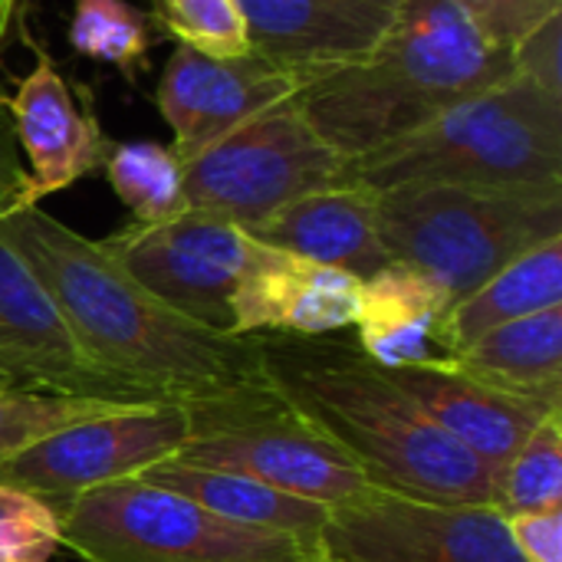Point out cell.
I'll return each instance as SVG.
<instances>
[{
  "mask_svg": "<svg viewBox=\"0 0 562 562\" xmlns=\"http://www.w3.org/2000/svg\"><path fill=\"white\" fill-rule=\"evenodd\" d=\"M385 375L425 418L464 445L497 477L527 441V435L547 415L562 412V402L497 389L461 372L451 366V359L435 366L385 369Z\"/></svg>",
  "mask_w": 562,
  "mask_h": 562,
  "instance_id": "cell-17",
  "label": "cell"
},
{
  "mask_svg": "<svg viewBox=\"0 0 562 562\" xmlns=\"http://www.w3.org/2000/svg\"><path fill=\"white\" fill-rule=\"evenodd\" d=\"M109 188L128 207L132 224H165L188 211L184 165L161 142H112L102 165Z\"/></svg>",
  "mask_w": 562,
  "mask_h": 562,
  "instance_id": "cell-23",
  "label": "cell"
},
{
  "mask_svg": "<svg viewBox=\"0 0 562 562\" xmlns=\"http://www.w3.org/2000/svg\"><path fill=\"white\" fill-rule=\"evenodd\" d=\"M0 385L132 402L76 346L53 296L0 234Z\"/></svg>",
  "mask_w": 562,
  "mask_h": 562,
  "instance_id": "cell-13",
  "label": "cell"
},
{
  "mask_svg": "<svg viewBox=\"0 0 562 562\" xmlns=\"http://www.w3.org/2000/svg\"><path fill=\"white\" fill-rule=\"evenodd\" d=\"M319 550L326 562H524L497 507L389 491L333 507Z\"/></svg>",
  "mask_w": 562,
  "mask_h": 562,
  "instance_id": "cell-11",
  "label": "cell"
},
{
  "mask_svg": "<svg viewBox=\"0 0 562 562\" xmlns=\"http://www.w3.org/2000/svg\"><path fill=\"white\" fill-rule=\"evenodd\" d=\"M23 3H26V0H0V46H3V40L10 36V30L23 23V20H20Z\"/></svg>",
  "mask_w": 562,
  "mask_h": 562,
  "instance_id": "cell-33",
  "label": "cell"
},
{
  "mask_svg": "<svg viewBox=\"0 0 562 562\" xmlns=\"http://www.w3.org/2000/svg\"><path fill=\"white\" fill-rule=\"evenodd\" d=\"M553 306H562V237L520 254L474 293L451 303L441 323V342L454 356L491 329Z\"/></svg>",
  "mask_w": 562,
  "mask_h": 562,
  "instance_id": "cell-21",
  "label": "cell"
},
{
  "mask_svg": "<svg viewBox=\"0 0 562 562\" xmlns=\"http://www.w3.org/2000/svg\"><path fill=\"white\" fill-rule=\"evenodd\" d=\"M23 194H26V168L13 138V125H10V112H7V92L0 86V214L23 207Z\"/></svg>",
  "mask_w": 562,
  "mask_h": 562,
  "instance_id": "cell-32",
  "label": "cell"
},
{
  "mask_svg": "<svg viewBox=\"0 0 562 562\" xmlns=\"http://www.w3.org/2000/svg\"><path fill=\"white\" fill-rule=\"evenodd\" d=\"M250 237L359 280L392 263L379 237V191L366 184H336L296 198Z\"/></svg>",
  "mask_w": 562,
  "mask_h": 562,
  "instance_id": "cell-18",
  "label": "cell"
},
{
  "mask_svg": "<svg viewBox=\"0 0 562 562\" xmlns=\"http://www.w3.org/2000/svg\"><path fill=\"white\" fill-rule=\"evenodd\" d=\"M59 547L56 507L20 487L0 484V557L46 562Z\"/></svg>",
  "mask_w": 562,
  "mask_h": 562,
  "instance_id": "cell-28",
  "label": "cell"
},
{
  "mask_svg": "<svg viewBox=\"0 0 562 562\" xmlns=\"http://www.w3.org/2000/svg\"><path fill=\"white\" fill-rule=\"evenodd\" d=\"M300 86L296 76L257 53L217 59L178 43L158 79L155 102L175 135L171 148L184 165L227 132L293 99Z\"/></svg>",
  "mask_w": 562,
  "mask_h": 562,
  "instance_id": "cell-12",
  "label": "cell"
},
{
  "mask_svg": "<svg viewBox=\"0 0 562 562\" xmlns=\"http://www.w3.org/2000/svg\"><path fill=\"white\" fill-rule=\"evenodd\" d=\"M451 310L448 290L408 263H385L362 280L356 346L382 369L435 366L451 359L441 323Z\"/></svg>",
  "mask_w": 562,
  "mask_h": 562,
  "instance_id": "cell-19",
  "label": "cell"
},
{
  "mask_svg": "<svg viewBox=\"0 0 562 562\" xmlns=\"http://www.w3.org/2000/svg\"><path fill=\"white\" fill-rule=\"evenodd\" d=\"M514 76L562 99V13L543 20L514 46Z\"/></svg>",
  "mask_w": 562,
  "mask_h": 562,
  "instance_id": "cell-30",
  "label": "cell"
},
{
  "mask_svg": "<svg viewBox=\"0 0 562 562\" xmlns=\"http://www.w3.org/2000/svg\"><path fill=\"white\" fill-rule=\"evenodd\" d=\"M0 562H26V560H3V557H0Z\"/></svg>",
  "mask_w": 562,
  "mask_h": 562,
  "instance_id": "cell-34",
  "label": "cell"
},
{
  "mask_svg": "<svg viewBox=\"0 0 562 562\" xmlns=\"http://www.w3.org/2000/svg\"><path fill=\"white\" fill-rule=\"evenodd\" d=\"M184 438L188 408L181 402L122 405L79 418L3 461L0 484L56 507L95 487L135 481L151 464L171 458Z\"/></svg>",
  "mask_w": 562,
  "mask_h": 562,
  "instance_id": "cell-9",
  "label": "cell"
},
{
  "mask_svg": "<svg viewBox=\"0 0 562 562\" xmlns=\"http://www.w3.org/2000/svg\"><path fill=\"white\" fill-rule=\"evenodd\" d=\"M349 181L372 191L425 181L562 194V99L510 76L405 138L349 158Z\"/></svg>",
  "mask_w": 562,
  "mask_h": 562,
  "instance_id": "cell-4",
  "label": "cell"
},
{
  "mask_svg": "<svg viewBox=\"0 0 562 562\" xmlns=\"http://www.w3.org/2000/svg\"><path fill=\"white\" fill-rule=\"evenodd\" d=\"M151 20L181 46L204 56L234 59L250 53V33L237 0H155Z\"/></svg>",
  "mask_w": 562,
  "mask_h": 562,
  "instance_id": "cell-27",
  "label": "cell"
},
{
  "mask_svg": "<svg viewBox=\"0 0 562 562\" xmlns=\"http://www.w3.org/2000/svg\"><path fill=\"white\" fill-rule=\"evenodd\" d=\"M494 43L514 49L543 20L562 13V0H454Z\"/></svg>",
  "mask_w": 562,
  "mask_h": 562,
  "instance_id": "cell-29",
  "label": "cell"
},
{
  "mask_svg": "<svg viewBox=\"0 0 562 562\" xmlns=\"http://www.w3.org/2000/svg\"><path fill=\"white\" fill-rule=\"evenodd\" d=\"M250 53L310 82L366 59L402 0H237Z\"/></svg>",
  "mask_w": 562,
  "mask_h": 562,
  "instance_id": "cell-14",
  "label": "cell"
},
{
  "mask_svg": "<svg viewBox=\"0 0 562 562\" xmlns=\"http://www.w3.org/2000/svg\"><path fill=\"white\" fill-rule=\"evenodd\" d=\"M59 543L86 562H326L316 543L231 524L145 481L56 504Z\"/></svg>",
  "mask_w": 562,
  "mask_h": 562,
  "instance_id": "cell-7",
  "label": "cell"
},
{
  "mask_svg": "<svg viewBox=\"0 0 562 562\" xmlns=\"http://www.w3.org/2000/svg\"><path fill=\"white\" fill-rule=\"evenodd\" d=\"M135 481H145L151 487L171 491L184 501H194L198 507H204V510H211L231 524L290 533V537H300V540L316 543V547H319V533L333 514V507L283 494L270 484L254 481V477L188 464L178 458H165V461L151 464Z\"/></svg>",
  "mask_w": 562,
  "mask_h": 562,
  "instance_id": "cell-20",
  "label": "cell"
},
{
  "mask_svg": "<svg viewBox=\"0 0 562 562\" xmlns=\"http://www.w3.org/2000/svg\"><path fill=\"white\" fill-rule=\"evenodd\" d=\"M336 184H352L349 158L310 125L296 99L260 112L184 161L188 211L247 234L296 198Z\"/></svg>",
  "mask_w": 562,
  "mask_h": 562,
  "instance_id": "cell-8",
  "label": "cell"
},
{
  "mask_svg": "<svg viewBox=\"0 0 562 562\" xmlns=\"http://www.w3.org/2000/svg\"><path fill=\"white\" fill-rule=\"evenodd\" d=\"M99 244L168 310L234 336L231 306L254 250L247 231L201 211H184L165 224H128Z\"/></svg>",
  "mask_w": 562,
  "mask_h": 562,
  "instance_id": "cell-10",
  "label": "cell"
},
{
  "mask_svg": "<svg viewBox=\"0 0 562 562\" xmlns=\"http://www.w3.org/2000/svg\"><path fill=\"white\" fill-rule=\"evenodd\" d=\"M260 379L349 454L372 487L494 507L497 474L425 418L356 342L260 336Z\"/></svg>",
  "mask_w": 562,
  "mask_h": 562,
  "instance_id": "cell-2",
  "label": "cell"
},
{
  "mask_svg": "<svg viewBox=\"0 0 562 562\" xmlns=\"http://www.w3.org/2000/svg\"><path fill=\"white\" fill-rule=\"evenodd\" d=\"M7 112L20 158L30 165L23 207L72 188L79 178L102 168L112 151L92 105H79L53 56L36 43L33 69L16 82L13 95H7Z\"/></svg>",
  "mask_w": 562,
  "mask_h": 562,
  "instance_id": "cell-15",
  "label": "cell"
},
{
  "mask_svg": "<svg viewBox=\"0 0 562 562\" xmlns=\"http://www.w3.org/2000/svg\"><path fill=\"white\" fill-rule=\"evenodd\" d=\"M362 280L254 240L234 293V336H333L356 326Z\"/></svg>",
  "mask_w": 562,
  "mask_h": 562,
  "instance_id": "cell-16",
  "label": "cell"
},
{
  "mask_svg": "<svg viewBox=\"0 0 562 562\" xmlns=\"http://www.w3.org/2000/svg\"><path fill=\"white\" fill-rule=\"evenodd\" d=\"M184 408L188 438L171 454L178 461L244 474L323 507L359 504L379 491L263 379L184 402Z\"/></svg>",
  "mask_w": 562,
  "mask_h": 562,
  "instance_id": "cell-6",
  "label": "cell"
},
{
  "mask_svg": "<svg viewBox=\"0 0 562 562\" xmlns=\"http://www.w3.org/2000/svg\"><path fill=\"white\" fill-rule=\"evenodd\" d=\"M507 533L524 562H562V507L510 514Z\"/></svg>",
  "mask_w": 562,
  "mask_h": 562,
  "instance_id": "cell-31",
  "label": "cell"
},
{
  "mask_svg": "<svg viewBox=\"0 0 562 562\" xmlns=\"http://www.w3.org/2000/svg\"><path fill=\"white\" fill-rule=\"evenodd\" d=\"M379 237L389 260L428 273L458 303L520 254L562 237V194L395 184L379 191Z\"/></svg>",
  "mask_w": 562,
  "mask_h": 562,
  "instance_id": "cell-5",
  "label": "cell"
},
{
  "mask_svg": "<svg viewBox=\"0 0 562 562\" xmlns=\"http://www.w3.org/2000/svg\"><path fill=\"white\" fill-rule=\"evenodd\" d=\"M82 356L132 402H194L260 379V336L204 329L142 290L99 244L40 204L0 214Z\"/></svg>",
  "mask_w": 562,
  "mask_h": 562,
  "instance_id": "cell-1",
  "label": "cell"
},
{
  "mask_svg": "<svg viewBox=\"0 0 562 562\" xmlns=\"http://www.w3.org/2000/svg\"><path fill=\"white\" fill-rule=\"evenodd\" d=\"M155 20L128 0H72L69 46L76 56L115 66L128 82L148 66Z\"/></svg>",
  "mask_w": 562,
  "mask_h": 562,
  "instance_id": "cell-24",
  "label": "cell"
},
{
  "mask_svg": "<svg viewBox=\"0 0 562 562\" xmlns=\"http://www.w3.org/2000/svg\"><path fill=\"white\" fill-rule=\"evenodd\" d=\"M510 76L514 49L454 0H402L366 59L303 82L293 99L336 151L362 158Z\"/></svg>",
  "mask_w": 562,
  "mask_h": 562,
  "instance_id": "cell-3",
  "label": "cell"
},
{
  "mask_svg": "<svg viewBox=\"0 0 562 562\" xmlns=\"http://www.w3.org/2000/svg\"><path fill=\"white\" fill-rule=\"evenodd\" d=\"M494 507L504 517L562 507V412L547 415L501 471Z\"/></svg>",
  "mask_w": 562,
  "mask_h": 562,
  "instance_id": "cell-25",
  "label": "cell"
},
{
  "mask_svg": "<svg viewBox=\"0 0 562 562\" xmlns=\"http://www.w3.org/2000/svg\"><path fill=\"white\" fill-rule=\"evenodd\" d=\"M451 366L517 395L562 402V306L491 329L454 352Z\"/></svg>",
  "mask_w": 562,
  "mask_h": 562,
  "instance_id": "cell-22",
  "label": "cell"
},
{
  "mask_svg": "<svg viewBox=\"0 0 562 562\" xmlns=\"http://www.w3.org/2000/svg\"><path fill=\"white\" fill-rule=\"evenodd\" d=\"M128 402L86 398V395H56V392H30V389H3L0 385V464L36 445L40 438L102 412H115Z\"/></svg>",
  "mask_w": 562,
  "mask_h": 562,
  "instance_id": "cell-26",
  "label": "cell"
}]
</instances>
